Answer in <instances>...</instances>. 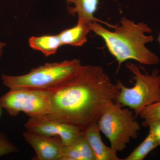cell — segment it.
Segmentation results:
<instances>
[{
    "instance_id": "30bf717a",
    "label": "cell",
    "mask_w": 160,
    "mask_h": 160,
    "mask_svg": "<svg viewBox=\"0 0 160 160\" xmlns=\"http://www.w3.org/2000/svg\"><path fill=\"white\" fill-rule=\"evenodd\" d=\"M66 2L74 5V7L68 6V12L72 15H77L78 22L89 24L94 22H102L94 17L99 0H66Z\"/></svg>"
},
{
    "instance_id": "3957f363",
    "label": "cell",
    "mask_w": 160,
    "mask_h": 160,
    "mask_svg": "<svg viewBox=\"0 0 160 160\" xmlns=\"http://www.w3.org/2000/svg\"><path fill=\"white\" fill-rule=\"evenodd\" d=\"M126 67L132 74L134 86L126 87L117 80L119 92L115 102L132 109L137 117L144 108L160 101V71L155 69L150 74L143 72L137 64L130 62L126 63Z\"/></svg>"
},
{
    "instance_id": "5b68a950",
    "label": "cell",
    "mask_w": 160,
    "mask_h": 160,
    "mask_svg": "<svg viewBox=\"0 0 160 160\" xmlns=\"http://www.w3.org/2000/svg\"><path fill=\"white\" fill-rule=\"evenodd\" d=\"M100 131L109 140L116 152L126 149L131 139L138 138L141 127L129 109L115 102L103 112L98 120Z\"/></svg>"
},
{
    "instance_id": "52a82bcc",
    "label": "cell",
    "mask_w": 160,
    "mask_h": 160,
    "mask_svg": "<svg viewBox=\"0 0 160 160\" xmlns=\"http://www.w3.org/2000/svg\"><path fill=\"white\" fill-rule=\"evenodd\" d=\"M25 127L27 131L32 133L59 137L65 146L71 144L82 135V130L79 128L64 122L50 114L29 118Z\"/></svg>"
},
{
    "instance_id": "4fadbf2b",
    "label": "cell",
    "mask_w": 160,
    "mask_h": 160,
    "mask_svg": "<svg viewBox=\"0 0 160 160\" xmlns=\"http://www.w3.org/2000/svg\"><path fill=\"white\" fill-rule=\"evenodd\" d=\"M32 49L42 52L46 57L55 54L60 46H62L58 35L32 37L29 39Z\"/></svg>"
},
{
    "instance_id": "277c9868",
    "label": "cell",
    "mask_w": 160,
    "mask_h": 160,
    "mask_svg": "<svg viewBox=\"0 0 160 160\" xmlns=\"http://www.w3.org/2000/svg\"><path fill=\"white\" fill-rule=\"evenodd\" d=\"M82 66L77 59L46 63L20 76L2 74L3 85L9 89L47 90L58 85Z\"/></svg>"
},
{
    "instance_id": "5bb4252c",
    "label": "cell",
    "mask_w": 160,
    "mask_h": 160,
    "mask_svg": "<svg viewBox=\"0 0 160 160\" xmlns=\"http://www.w3.org/2000/svg\"><path fill=\"white\" fill-rule=\"evenodd\" d=\"M152 135L149 133L146 138L124 160H143L149 152L158 147Z\"/></svg>"
},
{
    "instance_id": "9c48e42d",
    "label": "cell",
    "mask_w": 160,
    "mask_h": 160,
    "mask_svg": "<svg viewBox=\"0 0 160 160\" xmlns=\"http://www.w3.org/2000/svg\"><path fill=\"white\" fill-rule=\"evenodd\" d=\"M83 136L94 152L96 160H121L117 152L103 143L97 123L89 125L82 131Z\"/></svg>"
},
{
    "instance_id": "7c38bea8",
    "label": "cell",
    "mask_w": 160,
    "mask_h": 160,
    "mask_svg": "<svg viewBox=\"0 0 160 160\" xmlns=\"http://www.w3.org/2000/svg\"><path fill=\"white\" fill-rule=\"evenodd\" d=\"M90 24L78 21L74 27L65 29L58 34L62 45L82 46L87 42V35L91 31Z\"/></svg>"
},
{
    "instance_id": "ba28073f",
    "label": "cell",
    "mask_w": 160,
    "mask_h": 160,
    "mask_svg": "<svg viewBox=\"0 0 160 160\" xmlns=\"http://www.w3.org/2000/svg\"><path fill=\"white\" fill-rule=\"evenodd\" d=\"M25 141L35 152L34 160H61L65 145L59 137L47 136L26 131Z\"/></svg>"
},
{
    "instance_id": "2e32d148",
    "label": "cell",
    "mask_w": 160,
    "mask_h": 160,
    "mask_svg": "<svg viewBox=\"0 0 160 160\" xmlns=\"http://www.w3.org/2000/svg\"><path fill=\"white\" fill-rule=\"evenodd\" d=\"M18 151V148L0 131V157Z\"/></svg>"
},
{
    "instance_id": "ac0fdd59",
    "label": "cell",
    "mask_w": 160,
    "mask_h": 160,
    "mask_svg": "<svg viewBox=\"0 0 160 160\" xmlns=\"http://www.w3.org/2000/svg\"><path fill=\"white\" fill-rule=\"evenodd\" d=\"M6 46V44L5 43L0 41V58L2 57V55L3 54V49L5 48V46Z\"/></svg>"
},
{
    "instance_id": "d6986e66",
    "label": "cell",
    "mask_w": 160,
    "mask_h": 160,
    "mask_svg": "<svg viewBox=\"0 0 160 160\" xmlns=\"http://www.w3.org/2000/svg\"><path fill=\"white\" fill-rule=\"evenodd\" d=\"M157 41L159 43V44L160 45V32L159 34L158 37Z\"/></svg>"
},
{
    "instance_id": "6da1fadb",
    "label": "cell",
    "mask_w": 160,
    "mask_h": 160,
    "mask_svg": "<svg viewBox=\"0 0 160 160\" xmlns=\"http://www.w3.org/2000/svg\"><path fill=\"white\" fill-rule=\"evenodd\" d=\"M50 114L84 130L116 102L119 90L101 66L82 65L58 85L48 89Z\"/></svg>"
},
{
    "instance_id": "8fae6325",
    "label": "cell",
    "mask_w": 160,
    "mask_h": 160,
    "mask_svg": "<svg viewBox=\"0 0 160 160\" xmlns=\"http://www.w3.org/2000/svg\"><path fill=\"white\" fill-rule=\"evenodd\" d=\"M61 160H96L92 149L82 135L65 146Z\"/></svg>"
},
{
    "instance_id": "7a4b0ae2",
    "label": "cell",
    "mask_w": 160,
    "mask_h": 160,
    "mask_svg": "<svg viewBox=\"0 0 160 160\" xmlns=\"http://www.w3.org/2000/svg\"><path fill=\"white\" fill-rule=\"evenodd\" d=\"M98 22L89 25L90 30L102 38L112 55L118 62V70L128 60L136 61L144 65H158L160 60L146 45L154 40L151 33L152 29L146 23H135L126 17L121 18L120 25H109L113 31L108 30Z\"/></svg>"
},
{
    "instance_id": "9a60e30c",
    "label": "cell",
    "mask_w": 160,
    "mask_h": 160,
    "mask_svg": "<svg viewBox=\"0 0 160 160\" xmlns=\"http://www.w3.org/2000/svg\"><path fill=\"white\" fill-rule=\"evenodd\" d=\"M138 116L143 120L142 125L143 127H148L154 121H160V100L144 108Z\"/></svg>"
},
{
    "instance_id": "8992f818",
    "label": "cell",
    "mask_w": 160,
    "mask_h": 160,
    "mask_svg": "<svg viewBox=\"0 0 160 160\" xmlns=\"http://www.w3.org/2000/svg\"><path fill=\"white\" fill-rule=\"evenodd\" d=\"M0 106L12 116L23 112L33 117L50 114L51 111L50 95L45 90L9 89L0 98Z\"/></svg>"
},
{
    "instance_id": "e0dca14e",
    "label": "cell",
    "mask_w": 160,
    "mask_h": 160,
    "mask_svg": "<svg viewBox=\"0 0 160 160\" xmlns=\"http://www.w3.org/2000/svg\"><path fill=\"white\" fill-rule=\"evenodd\" d=\"M149 133L152 135L158 146H160V121L152 122L148 125Z\"/></svg>"
}]
</instances>
